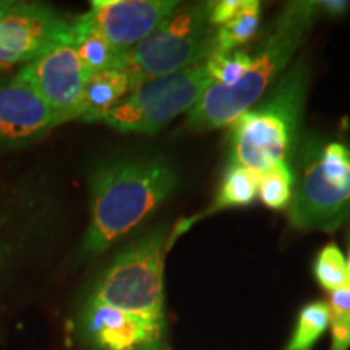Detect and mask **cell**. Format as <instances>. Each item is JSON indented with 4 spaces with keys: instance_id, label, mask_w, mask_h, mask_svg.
I'll return each mask as SVG.
<instances>
[{
    "instance_id": "cell-4",
    "label": "cell",
    "mask_w": 350,
    "mask_h": 350,
    "mask_svg": "<svg viewBox=\"0 0 350 350\" xmlns=\"http://www.w3.org/2000/svg\"><path fill=\"white\" fill-rule=\"evenodd\" d=\"M350 221V146L308 138L300 148L288 222L299 230L332 232Z\"/></svg>"
},
{
    "instance_id": "cell-17",
    "label": "cell",
    "mask_w": 350,
    "mask_h": 350,
    "mask_svg": "<svg viewBox=\"0 0 350 350\" xmlns=\"http://www.w3.org/2000/svg\"><path fill=\"white\" fill-rule=\"evenodd\" d=\"M329 327V308L325 301H312L299 312L291 339L284 350H312Z\"/></svg>"
},
{
    "instance_id": "cell-6",
    "label": "cell",
    "mask_w": 350,
    "mask_h": 350,
    "mask_svg": "<svg viewBox=\"0 0 350 350\" xmlns=\"http://www.w3.org/2000/svg\"><path fill=\"white\" fill-rule=\"evenodd\" d=\"M167 230L150 232L111 262L91 299L164 321V258Z\"/></svg>"
},
{
    "instance_id": "cell-19",
    "label": "cell",
    "mask_w": 350,
    "mask_h": 350,
    "mask_svg": "<svg viewBox=\"0 0 350 350\" xmlns=\"http://www.w3.org/2000/svg\"><path fill=\"white\" fill-rule=\"evenodd\" d=\"M314 278L327 292H336L350 284L347 260L336 243H329L318 253L313 266Z\"/></svg>"
},
{
    "instance_id": "cell-18",
    "label": "cell",
    "mask_w": 350,
    "mask_h": 350,
    "mask_svg": "<svg viewBox=\"0 0 350 350\" xmlns=\"http://www.w3.org/2000/svg\"><path fill=\"white\" fill-rule=\"evenodd\" d=\"M294 193V172L288 163L274 164L258 174V198L271 209L288 208Z\"/></svg>"
},
{
    "instance_id": "cell-20",
    "label": "cell",
    "mask_w": 350,
    "mask_h": 350,
    "mask_svg": "<svg viewBox=\"0 0 350 350\" xmlns=\"http://www.w3.org/2000/svg\"><path fill=\"white\" fill-rule=\"evenodd\" d=\"M204 65H206L213 85L230 88L243 78L245 72L252 65V55L242 51H234L229 54H214L209 57Z\"/></svg>"
},
{
    "instance_id": "cell-12",
    "label": "cell",
    "mask_w": 350,
    "mask_h": 350,
    "mask_svg": "<svg viewBox=\"0 0 350 350\" xmlns=\"http://www.w3.org/2000/svg\"><path fill=\"white\" fill-rule=\"evenodd\" d=\"M83 326L100 350H156L163 339L164 321L99 304H86Z\"/></svg>"
},
{
    "instance_id": "cell-8",
    "label": "cell",
    "mask_w": 350,
    "mask_h": 350,
    "mask_svg": "<svg viewBox=\"0 0 350 350\" xmlns=\"http://www.w3.org/2000/svg\"><path fill=\"white\" fill-rule=\"evenodd\" d=\"M73 20L49 5L20 3L0 20V70L31 64L72 38Z\"/></svg>"
},
{
    "instance_id": "cell-10",
    "label": "cell",
    "mask_w": 350,
    "mask_h": 350,
    "mask_svg": "<svg viewBox=\"0 0 350 350\" xmlns=\"http://www.w3.org/2000/svg\"><path fill=\"white\" fill-rule=\"evenodd\" d=\"M21 70L46 100L57 125L77 120L83 91L91 75L72 44H59Z\"/></svg>"
},
{
    "instance_id": "cell-7",
    "label": "cell",
    "mask_w": 350,
    "mask_h": 350,
    "mask_svg": "<svg viewBox=\"0 0 350 350\" xmlns=\"http://www.w3.org/2000/svg\"><path fill=\"white\" fill-rule=\"evenodd\" d=\"M206 65L144 81L122 99L100 124L125 133H156L183 112H190L211 86Z\"/></svg>"
},
{
    "instance_id": "cell-5",
    "label": "cell",
    "mask_w": 350,
    "mask_h": 350,
    "mask_svg": "<svg viewBox=\"0 0 350 350\" xmlns=\"http://www.w3.org/2000/svg\"><path fill=\"white\" fill-rule=\"evenodd\" d=\"M214 38L209 2L178 7L151 36L125 52L122 70L130 75L135 90L144 81L206 64L214 54Z\"/></svg>"
},
{
    "instance_id": "cell-1",
    "label": "cell",
    "mask_w": 350,
    "mask_h": 350,
    "mask_svg": "<svg viewBox=\"0 0 350 350\" xmlns=\"http://www.w3.org/2000/svg\"><path fill=\"white\" fill-rule=\"evenodd\" d=\"M175 187L177 175L163 159L100 165L91 177V219L83 237V255L106 252L159 208Z\"/></svg>"
},
{
    "instance_id": "cell-2",
    "label": "cell",
    "mask_w": 350,
    "mask_h": 350,
    "mask_svg": "<svg viewBox=\"0 0 350 350\" xmlns=\"http://www.w3.org/2000/svg\"><path fill=\"white\" fill-rule=\"evenodd\" d=\"M317 2H291L275 18L273 28L234 86L211 85L198 104L188 112L187 124L195 131L221 129L255 106L266 90L278 81L317 20Z\"/></svg>"
},
{
    "instance_id": "cell-9",
    "label": "cell",
    "mask_w": 350,
    "mask_h": 350,
    "mask_svg": "<svg viewBox=\"0 0 350 350\" xmlns=\"http://www.w3.org/2000/svg\"><path fill=\"white\" fill-rule=\"evenodd\" d=\"M180 7L175 0H94L83 18L125 54L165 23Z\"/></svg>"
},
{
    "instance_id": "cell-21",
    "label": "cell",
    "mask_w": 350,
    "mask_h": 350,
    "mask_svg": "<svg viewBox=\"0 0 350 350\" xmlns=\"http://www.w3.org/2000/svg\"><path fill=\"white\" fill-rule=\"evenodd\" d=\"M331 350L350 349V284L331 292L329 304Z\"/></svg>"
},
{
    "instance_id": "cell-22",
    "label": "cell",
    "mask_w": 350,
    "mask_h": 350,
    "mask_svg": "<svg viewBox=\"0 0 350 350\" xmlns=\"http://www.w3.org/2000/svg\"><path fill=\"white\" fill-rule=\"evenodd\" d=\"M245 0H219V2H209V21L214 28L226 25L230 21L243 7Z\"/></svg>"
},
{
    "instance_id": "cell-14",
    "label": "cell",
    "mask_w": 350,
    "mask_h": 350,
    "mask_svg": "<svg viewBox=\"0 0 350 350\" xmlns=\"http://www.w3.org/2000/svg\"><path fill=\"white\" fill-rule=\"evenodd\" d=\"M70 44L75 47L83 67L90 75L107 70H122L124 54L113 49L111 42L96 31L81 15L73 20Z\"/></svg>"
},
{
    "instance_id": "cell-23",
    "label": "cell",
    "mask_w": 350,
    "mask_h": 350,
    "mask_svg": "<svg viewBox=\"0 0 350 350\" xmlns=\"http://www.w3.org/2000/svg\"><path fill=\"white\" fill-rule=\"evenodd\" d=\"M318 12H325L331 16H340L349 10L350 3L344 2V0H323V2H317Z\"/></svg>"
},
{
    "instance_id": "cell-16",
    "label": "cell",
    "mask_w": 350,
    "mask_h": 350,
    "mask_svg": "<svg viewBox=\"0 0 350 350\" xmlns=\"http://www.w3.org/2000/svg\"><path fill=\"white\" fill-rule=\"evenodd\" d=\"M260 13L261 5L258 0H245L243 7L234 18L216 28L214 54H229L235 47L250 41L260 26Z\"/></svg>"
},
{
    "instance_id": "cell-11",
    "label": "cell",
    "mask_w": 350,
    "mask_h": 350,
    "mask_svg": "<svg viewBox=\"0 0 350 350\" xmlns=\"http://www.w3.org/2000/svg\"><path fill=\"white\" fill-rule=\"evenodd\" d=\"M54 126V113L23 70L0 83V148L25 146Z\"/></svg>"
},
{
    "instance_id": "cell-3",
    "label": "cell",
    "mask_w": 350,
    "mask_h": 350,
    "mask_svg": "<svg viewBox=\"0 0 350 350\" xmlns=\"http://www.w3.org/2000/svg\"><path fill=\"white\" fill-rule=\"evenodd\" d=\"M310 68L299 59L284 72L262 100L232 125V164L253 172L287 163L299 137Z\"/></svg>"
},
{
    "instance_id": "cell-13",
    "label": "cell",
    "mask_w": 350,
    "mask_h": 350,
    "mask_svg": "<svg viewBox=\"0 0 350 350\" xmlns=\"http://www.w3.org/2000/svg\"><path fill=\"white\" fill-rule=\"evenodd\" d=\"M131 91V78L125 70H107L88 78L77 120L100 122Z\"/></svg>"
},
{
    "instance_id": "cell-24",
    "label": "cell",
    "mask_w": 350,
    "mask_h": 350,
    "mask_svg": "<svg viewBox=\"0 0 350 350\" xmlns=\"http://www.w3.org/2000/svg\"><path fill=\"white\" fill-rule=\"evenodd\" d=\"M347 260V269H349V278H350V245H349V256L345 258Z\"/></svg>"
},
{
    "instance_id": "cell-15",
    "label": "cell",
    "mask_w": 350,
    "mask_h": 350,
    "mask_svg": "<svg viewBox=\"0 0 350 350\" xmlns=\"http://www.w3.org/2000/svg\"><path fill=\"white\" fill-rule=\"evenodd\" d=\"M258 196V174L242 165H230L222 178L213 206L203 216H209L222 209L248 206Z\"/></svg>"
}]
</instances>
